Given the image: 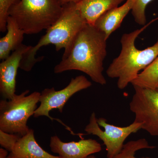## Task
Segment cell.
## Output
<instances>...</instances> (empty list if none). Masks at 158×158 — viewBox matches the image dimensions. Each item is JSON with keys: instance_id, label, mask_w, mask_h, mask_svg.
Listing matches in <instances>:
<instances>
[{"instance_id": "cell-4", "label": "cell", "mask_w": 158, "mask_h": 158, "mask_svg": "<svg viewBox=\"0 0 158 158\" xmlns=\"http://www.w3.org/2000/svg\"><path fill=\"white\" fill-rule=\"evenodd\" d=\"M63 9L56 0H19L9 9L8 15L25 34L32 35L50 27Z\"/></svg>"}, {"instance_id": "cell-14", "label": "cell", "mask_w": 158, "mask_h": 158, "mask_svg": "<svg viewBox=\"0 0 158 158\" xmlns=\"http://www.w3.org/2000/svg\"><path fill=\"white\" fill-rule=\"evenodd\" d=\"M7 34L0 39V59L4 60L10 56L11 52L17 49L22 44L24 33L13 18L8 16Z\"/></svg>"}, {"instance_id": "cell-18", "label": "cell", "mask_w": 158, "mask_h": 158, "mask_svg": "<svg viewBox=\"0 0 158 158\" xmlns=\"http://www.w3.org/2000/svg\"><path fill=\"white\" fill-rule=\"evenodd\" d=\"M19 0H0V31H7V20L10 8Z\"/></svg>"}, {"instance_id": "cell-11", "label": "cell", "mask_w": 158, "mask_h": 158, "mask_svg": "<svg viewBox=\"0 0 158 158\" xmlns=\"http://www.w3.org/2000/svg\"><path fill=\"white\" fill-rule=\"evenodd\" d=\"M136 0H127L122 6L106 11L97 19L94 26L104 34L108 40L120 27L123 21L132 10Z\"/></svg>"}, {"instance_id": "cell-3", "label": "cell", "mask_w": 158, "mask_h": 158, "mask_svg": "<svg viewBox=\"0 0 158 158\" xmlns=\"http://www.w3.org/2000/svg\"><path fill=\"white\" fill-rule=\"evenodd\" d=\"M63 6L60 17L50 27L46 30L34 46H31L23 55L19 68L26 72L32 70L34 65L42 60L44 57L36 58L37 51L44 46L53 44L56 50H66L70 47L79 31L87 23L77 9L76 3H70Z\"/></svg>"}, {"instance_id": "cell-21", "label": "cell", "mask_w": 158, "mask_h": 158, "mask_svg": "<svg viewBox=\"0 0 158 158\" xmlns=\"http://www.w3.org/2000/svg\"><path fill=\"white\" fill-rule=\"evenodd\" d=\"M8 153L9 152L8 151L2 148H0V158H7V157L9 156Z\"/></svg>"}, {"instance_id": "cell-2", "label": "cell", "mask_w": 158, "mask_h": 158, "mask_svg": "<svg viewBox=\"0 0 158 158\" xmlns=\"http://www.w3.org/2000/svg\"><path fill=\"white\" fill-rule=\"evenodd\" d=\"M154 21L122 36L120 54L113 60L106 72L109 77L118 79L117 87L120 90L126 88L137 77L139 71L145 69L158 56V37L154 45L145 49H138L135 45L139 35Z\"/></svg>"}, {"instance_id": "cell-7", "label": "cell", "mask_w": 158, "mask_h": 158, "mask_svg": "<svg viewBox=\"0 0 158 158\" xmlns=\"http://www.w3.org/2000/svg\"><path fill=\"white\" fill-rule=\"evenodd\" d=\"M134 88L129 106L135 115L134 122L141 123V129L150 135L158 136V88Z\"/></svg>"}, {"instance_id": "cell-9", "label": "cell", "mask_w": 158, "mask_h": 158, "mask_svg": "<svg viewBox=\"0 0 158 158\" xmlns=\"http://www.w3.org/2000/svg\"><path fill=\"white\" fill-rule=\"evenodd\" d=\"M31 46L22 44L0 63V93L4 99H11L15 94L18 69L23 55Z\"/></svg>"}, {"instance_id": "cell-15", "label": "cell", "mask_w": 158, "mask_h": 158, "mask_svg": "<svg viewBox=\"0 0 158 158\" xmlns=\"http://www.w3.org/2000/svg\"><path fill=\"white\" fill-rule=\"evenodd\" d=\"M131 84L134 87L158 88V56Z\"/></svg>"}, {"instance_id": "cell-8", "label": "cell", "mask_w": 158, "mask_h": 158, "mask_svg": "<svg viewBox=\"0 0 158 158\" xmlns=\"http://www.w3.org/2000/svg\"><path fill=\"white\" fill-rule=\"evenodd\" d=\"M91 85V82L86 77L80 75L72 78L69 85L62 90L57 91L54 88H45L40 93V105L35 111L34 117L45 116L53 120L54 118L49 115L51 110L58 109L62 113L64 106L71 97L79 91L90 88Z\"/></svg>"}, {"instance_id": "cell-23", "label": "cell", "mask_w": 158, "mask_h": 158, "mask_svg": "<svg viewBox=\"0 0 158 158\" xmlns=\"http://www.w3.org/2000/svg\"><path fill=\"white\" fill-rule=\"evenodd\" d=\"M7 158H10V157H9V156H8V157H7Z\"/></svg>"}, {"instance_id": "cell-10", "label": "cell", "mask_w": 158, "mask_h": 158, "mask_svg": "<svg viewBox=\"0 0 158 158\" xmlns=\"http://www.w3.org/2000/svg\"><path fill=\"white\" fill-rule=\"evenodd\" d=\"M50 147L60 158H87L102 149L101 144L94 139L82 138L77 142H64L57 136L51 137Z\"/></svg>"}, {"instance_id": "cell-17", "label": "cell", "mask_w": 158, "mask_h": 158, "mask_svg": "<svg viewBox=\"0 0 158 158\" xmlns=\"http://www.w3.org/2000/svg\"><path fill=\"white\" fill-rule=\"evenodd\" d=\"M153 0H136L131 10L135 21L138 24L144 26L146 24L145 9L149 3Z\"/></svg>"}, {"instance_id": "cell-13", "label": "cell", "mask_w": 158, "mask_h": 158, "mask_svg": "<svg viewBox=\"0 0 158 158\" xmlns=\"http://www.w3.org/2000/svg\"><path fill=\"white\" fill-rule=\"evenodd\" d=\"M124 0H81L77 9L88 24L94 26L101 15L106 11L118 7Z\"/></svg>"}, {"instance_id": "cell-20", "label": "cell", "mask_w": 158, "mask_h": 158, "mask_svg": "<svg viewBox=\"0 0 158 158\" xmlns=\"http://www.w3.org/2000/svg\"><path fill=\"white\" fill-rule=\"evenodd\" d=\"M58 3L62 6H64L69 3H77L81 0H56Z\"/></svg>"}, {"instance_id": "cell-5", "label": "cell", "mask_w": 158, "mask_h": 158, "mask_svg": "<svg viewBox=\"0 0 158 158\" xmlns=\"http://www.w3.org/2000/svg\"><path fill=\"white\" fill-rule=\"evenodd\" d=\"M29 92L26 90L11 99L0 101V130L20 137L28 133L30 129L27 123L34 116L40 95L37 91L27 95Z\"/></svg>"}, {"instance_id": "cell-6", "label": "cell", "mask_w": 158, "mask_h": 158, "mask_svg": "<svg viewBox=\"0 0 158 158\" xmlns=\"http://www.w3.org/2000/svg\"><path fill=\"white\" fill-rule=\"evenodd\" d=\"M141 123L134 121L124 127L110 124L105 118H97L95 113L93 112L85 131L89 135L98 136L106 146L107 158H113L121 152L127 138L131 134L141 129Z\"/></svg>"}, {"instance_id": "cell-12", "label": "cell", "mask_w": 158, "mask_h": 158, "mask_svg": "<svg viewBox=\"0 0 158 158\" xmlns=\"http://www.w3.org/2000/svg\"><path fill=\"white\" fill-rule=\"evenodd\" d=\"M8 156L10 158H60L52 155L40 147L36 141L34 130L30 129L20 137Z\"/></svg>"}, {"instance_id": "cell-22", "label": "cell", "mask_w": 158, "mask_h": 158, "mask_svg": "<svg viewBox=\"0 0 158 158\" xmlns=\"http://www.w3.org/2000/svg\"><path fill=\"white\" fill-rule=\"evenodd\" d=\"M87 158H96L95 156L93 155H91L89 156Z\"/></svg>"}, {"instance_id": "cell-19", "label": "cell", "mask_w": 158, "mask_h": 158, "mask_svg": "<svg viewBox=\"0 0 158 158\" xmlns=\"http://www.w3.org/2000/svg\"><path fill=\"white\" fill-rule=\"evenodd\" d=\"M20 136L0 130V145L2 148L11 152Z\"/></svg>"}, {"instance_id": "cell-16", "label": "cell", "mask_w": 158, "mask_h": 158, "mask_svg": "<svg viewBox=\"0 0 158 158\" xmlns=\"http://www.w3.org/2000/svg\"><path fill=\"white\" fill-rule=\"evenodd\" d=\"M154 148H155L154 146L150 145L147 140L144 138L131 141L125 144L121 152L113 158H137L135 155L136 152L140 150Z\"/></svg>"}, {"instance_id": "cell-1", "label": "cell", "mask_w": 158, "mask_h": 158, "mask_svg": "<svg viewBox=\"0 0 158 158\" xmlns=\"http://www.w3.org/2000/svg\"><path fill=\"white\" fill-rule=\"evenodd\" d=\"M107 40L104 34L94 26L86 24L70 47L64 51L62 60L54 67V72L59 74L67 71H80L95 83L106 85L103 65L107 55Z\"/></svg>"}]
</instances>
